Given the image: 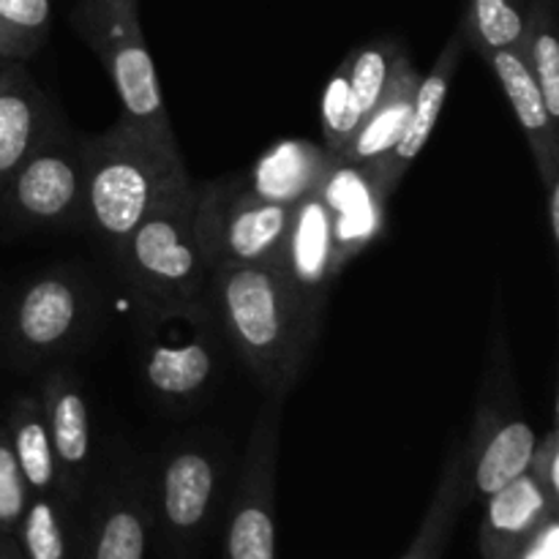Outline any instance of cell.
<instances>
[{
    "label": "cell",
    "mask_w": 559,
    "mask_h": 559,
    "mask_svg": "<svg viewBox=\"0 0 559 559\" xmlns=\"http://www.w3.org/2000/svg\"><path fill=\"white\" fill-rule=\"evenodd\" d=\"M207 304L224 342L265 396H287L314 349L322 317L300 304L273 265L218 267L207 282Z\"/></svg>",
    "instance_id": "1"
},
{
    "label": "cell",
    "mask_w": 559,
    "mask_h": 559,
    "mask_svg": "<svg viewBox=\"0 0 559 559\" xmlns=\"http://www.w3.org/2000/svg\"><path fill=\"white\" fill-rule=\"evenodd\" d=\"M85 156V222L109 246L126 235L169 197L194 186L175 140H156L126 120L107 131L82 136Z\"/></svg>",
    "instance_id": "2"
},
{
    "label": "cell",
    "mask_w": 559,
    "mask_h": 559,
    "mask_svg": "<svg viewBox=\"0 0 559 559\" xmlns=\"http://www.w3.org/2000/svg\"><path fill=\"white\" fill-rule=\"evenodd\" d=\"M197 183L153 207L112 251L120 282L145 309L207 298L211 271L194 233Z\"/></svg>",
    "instance_id": "3"
},
{
    "label": "cell",
    "mask_w": 559,
    "mask_h": 559,
    "mask_svg": "<svg viewBox=\"0 0 559 559\" xmlns=\"http://www.w3.org/2000/svg\"><path fill=\"white\" fill-rule=\"evenodd\" d=\"M71 22L107 69L118 93L120 120L156 140H175L156 63L142 33L140 3L80 0Z\"/></svg>",
    "instance_id": "4"
},
{
    "label": "cell",
    "mask_w": 559,
    "mask_h": 559,
    "mask_svg": "<svg viewBox=\"0 0 559 559\" xmlns=\"http://www.w3.org/2000/svg\"><path fill=\"white\" fill-rule=\"evenodd\" d=\"M535 445L538 435L522 413L506 336L497 325V342H491L489 347V364L475 404L473 431L467 445L462 448L464 500L469 495L486 500L527 473Z\"/></svg>",
    "instance_id": "5"
},
{
    "label": "cell",
    "mask_w": 559,
    "mask_h": 559,
    "mask_svg": "<svg viewBox=\"0 0 559 559\" xmlns=\"http://www.w3.org/2000/svg\"><path fill=\"white\" fill-rule=\"evenodd\" d=\"M142 320V380L169 407L200 402L222 369V328L211 304L145 309Z\"/></svg>",
    "instance_id": "6"
},
{
    "label": "cell",
    "mask_w": 559,
    "mask_h": 559,
    "mask_svg": "<svg viewBox=\"0 0 559 559\" xmlns=\"http://www.w3.org/2000/svg\"><path fill=\"white\" fill-rule=\"evenodd\" d=\"M293 207L262 202L243 175L197 186L194 233L207 271L233 265H276Z\"/></svg>",
    "instance_id": "7"
},
{
    "label": "cell",
    "mask_w": 559,
    "mask_h": 559,
    "mask_svg": "<svg viewBox=\"0 0 559 559\" xmlns=\"http://www.w3.org/2000/svg\"><path fill=\"white\" fill-rule=\"evenodd\" d=\"M91 293L76 273L47 271L22 284L0 314V344L9 364L31 369L76 347L91 322Z\"/></svg>",
    "instance_id": "8"
},
{
    "label": "cell",
    "mask_w": 559,
    "mask_h": 559,
    "mask_svg": "<svg viewBox=\"0 0 559 559\" xmlns=\"http://www.w3.org/2000/svg\"><path fill=\"white\" fill-rule=\"evenodd\" d=\"M0 213L22 227H71L85 222L82 136L55 126L0 186Z\"/></svg>",
    "instance_id": "9"
},
{
    "label": "cell",
    "mask_w": 559,
    "mask_h": 559,
    "mask_svg": "<svg viewBox=\"0 0 559 559\" xmlns=\"http://www.w3.org/2000/svg\"><path fill=\"white\" fill-rule=\"evenodd\" d=\"M282 399H267L251 429L227 524V559H276V462Z\"/></svg>",
    "instance_id": "10"
},
{
    "label": "cell",
    "mask_w": 559,
    "mask_h": 559,
    "mask_svg": "<svg viewBox=\"0 0 559 559\" xmlns=\"http://www.w3.org/2000/svg\"><path fill=\"white\" fill-rule=\"evenodd\" d=\"M322 207L331 222L333 257L338 273L364 254L388 229V200L374 169L333 156L317 186Z\"/></svg>",
    "instance_id": "11"
},
{
    "label": "cell",
    "mask_w": 559,
    "mask_h": 559,
    "mask_svg": "<svg viewBox=\"0 0 559 559\" xmlns=\"http://www.w3.org/2000/svg\"><path fill=\"white\" fill-rule=\"evenodd\" d=\"M404 52L402 41L391 36L374 38L355 47L338 63L322 91L320 126L322 145L336 156L344 151L360 120L371 112L391 82L396 58Z\"/></svg>",
    "instance_id": "12"
},
{
    "label": "cell",
    "mask_w": 559,
    "mask_h": 559,
    "mask_svg": "<svg viewBox=\"0 0 559 559\" xmlns=\"http://www.w3.org/2000/svg\"><path fill=\"white\" fill-rule=\"evenodd\" d=\"M38 402L58 462V491L69 506H76L93 478V426L85 388L71 371L52 369L44 377Z\"/></svg>",
    "instance_id": "13"
},
{
    "label": "cell",
    "mask_w": 559,
    "mask_h": 559,
    "mask_svg": "<svg viewBox=\"0 0 559 559\" xmlns=\"http://www.w3.org/2000/svg\"><path fill=\"white\" fill-rule=\"evenodd\" d=\"M278 273L311 314L322 317L331 287L342 276L333 257L331 222L320 197L309 194L289 211L287 235L276 260Z\"/></svg>",
    "instance_id": "14"
},
{
    "label": "cell",
    "mask_w": 559,
    "mask_h": 559,
    "mask_svg": "<svg viewBox=\"0 0 559 559\" xmlns=\"http://www.w3.org/2000/svg\"><path fill=\"white\" fill-rule=\"evenodd\" d=\"M222 467L211 451L183 445L158 467L156 500L164 527L178 544H191L205 530L218 500Z\"/></svg>",
    "instance_id": "15"
},
{
    "label": "cell",
    "mask_w": 559,
    "mask_h": 559,
    "mask_svg": "<svg viewBox=\"0 0 559 559\" xmlns=\"http://www.w3.org/2000/svg\"><path fill=\"white\" fill-rule=\"evenodd\" d=\"M464 49H467V41H464V33L456 27V31L451 33V38L445 41V47H442V52L437 55L429 74L418 80L413 109H409V120L407 126H404L402 140L396 142V147H393L388 156L369 164L388 197H393V191L399 189V183L404 180L407 169L413 167V162L420 156L426 142L435 134V126L448 102L453 76H456L459 63H462L464 58Z\"/></svg>",
    "instance_id": "16"
},
{
    "label": "cell",
    "mask_w": 559,
    "mask_h": 559,
    "mask_svg": "<svg viewBox=\"0 0 559 559\" xmlns=\"http://www.w3.org/2000/svg\"><path fill=\"white\" fill-rule=\"evenodd\" d=\"M557 497H551L533 475H519L516 480L486 497L480 555L484 559H519L535 533L557 516Z\"/></svg>",
    "instance_id": "17"
},
{
    "label": "cell",
    "mask_w": 559,
    "mask_h": 559,
    "mask_svg": "<svg viewBox=\"0 0 559 559\" xmlns=\"http://www.w3.org/2000/svg\"><path fill=\"white\" fill-rule=\"evenodd\" d=\"M58 126V115L22 63L0 60V186Z\"/></svg>",
    "instance_id": "18"
},
{
    "label": "cell",
    "mask_w": 559,
    "mask_h": 559,
    "mask_svg": "<svg viewBox=\"0 0 559 559\" xmlns=\"http://www.w3.org/2000/svg\"><path fill=\"white\" fill-rule=\"evenodd\" d=\"M486 63L500 80L513 115L527 136L540 186L555 183L559 180V120L546 107L544 93H540L535 76L530 74L522 49H497V52L486 55Z\"/></svg>",
    "instance_id": "19"
},
{
    "label": "cell",
    "mask_w": 559,
    "mask_h": 559,
    "mask_svg": "<svg viewBox=\"0 0 559 559\" xmlns=\"http://www.w3.org/2000/svg\"><path fill=\"white\" fill-rule=\"evenodd\" d=\"M333 153L322 142L289 136L278 140L257 158L243 175L246 189L262 202L295 207L300 200L314 194L331 164Z\"/></svg>",
    "instance_id": "20"
},
{
    "label": "cell",
    "mask_w": 559,
    "mask_h": 559,
    "mask_svg": "<svg viewBox=\"0 0 559 559\" xmlns=\"http://www.w3.org/2000/svg\"><path fill=\"white\" fill-rule=\"evenodd\" d=\"M418 80L420 74L415 71L413 60H409L407 49H404L396 58L391 82H388L382 98L371 107V112L360 120L355 134L349 136L344 151L336 153V156L355 164H371L380 162L382 156H388V153L396 147V142L402 140L404 126H407L409 120V109H413Z\"/></svg>",
    "instance_id": "21"
},
{
    "label": "cell",
    "mask_w": 559,
    "mask_h": 559,
    "mask_svg": "<svg viewBox=\"0 0 559 559\" xmlns=\"http://www.w3.org/2000/svg\"><path fill=\"white\" fill-rule=\"evenodd\" d=\"M3 426L16 464H20L22 478L27 484V491L31 495H60L58 462H55L52 442H49L38 396L25 393V396L16 399L9 407Z\"/></svg>",
    "instance_id": "22"
},
{
    "label": "cell",
    "mask_w": 559,
    "mask_h": 559,
    "mask_svg": "<svg viewBox=\"0 0 559 559\" xmlns=\"http://www.w3.org/2000/svg\"><path fill=\"white\" fill-rule=\"evenodd\" d=\"M147 511L131 491L98 502L87 533L85 559H147Z\"/></svg>",
    "instance_id": "23"
},
{
    "label": "cell",
    "mask_w": 559,
    "mask_h": 559,
    "mask_svg": "<svg viewBox=\"0 0 559 559\" xmlns=\"http://www.w3.org/2000/svg\"><path fill=\"white\" fill-rule=\"evenodd\" d=\"M522 58L538 82L549 112L559 120V33L557 0H530L524 22Z\"/></svg>",
    "instance_id": "24"
},
{
    "label": "cell",
    "mask_w": 559,
    "mask_h": 559,
    "mask_svg": "<svg viewBox=\"0 0 559 559\" xmlns=\"http://www.w3.org/2000/svg\"><path fill=\"white\" fill-rule=\"evenodd\" d=\"M527 5L530 0H464L459 31L464 33L467 47H475L484 58L497 49L519 47Z\"/></svg>",
    "instance_id": "25"
},
{
    "label": "cell",
    "mask_w": 559,
    "mask_h": 559,
    "mask_svg": "<svg viewBox=\"0 0 559 559\" xmlns=\"http://www.w3.org/2000/svg\"><path fill=\"white\" fill-rule=\"evenodd\" d=\"M69 502L60 495H31L16 535L25 559H71Z\"/></svg>",
    "instance_id": "26"
},
{
    "label": "cell",
    "mask_w": 559,
    "mask_h": 559,
    "mask_svg": "<svg viewBox=\"0 0 559 559\" xmlns=\"http://www.w3.org/2000/svg\"><path fill=\"white\" fill-rule=\"evenodd\" d=\"M464 502V473H462V445L453 448L448 456L445 469L437 484L435 500H431L429 513H426L424 524H420L418 538L409 546V555L404 559H440L445 540L451 535L453 519H456L459 508Z\"/></svg>",
    "instance_id": "27"
},
{
    "label": "cell",
    "mask_w": 559,
    "mask_h": 559,
    "mask_svg": "<svg viewBox=\"0 0 559 559\" xmlns=\"http://www.w3.org/2000/svg\"><path fill=\"white\" fill-rule=\"evenodd\" d=\"M52 0H0V60L25 63L47 44Z\"/></svg>",
    "instance_id": "28"
},
{
    "label": "cell",
    "mask_w": 559,
    "mask_h": 559,
    "mask_svg": "<svg viewBox=\"0 0 559 559\" xmlns=\"http://www.w3.org/2000/svg\"><path fill=\"white\" fill-rule=\"evenodd\" d=\"M27 500H31V491H27L20 464L11 451L5 426L0 424V535L16 533L22 516H25Z\"/></svg>",
    "instance_id": "29"
},
{
    "label": "cell",
    "mask_w": 559,
    "mask_h": 559,
    "mask_svg": "<svg viewBox=\"0 0 559 559\" xmlns=\"http://www.w3.org/2000/svg\"><path fill=\"white\" fill-rule=\"evenodd\" d=\"M530 475L549 491L551 497L559 500V437H557V426H551L546 431L544 440H538L535 445L533 459H530Z\"/></svg>",
    "instance_id": "30"
},
{
    "label": "cell",
    "mask_w": 559,
    "mask_h": 559,
    "mask_svg": "<svg viewBox=\"0 0 559 559\" xmlns=\"http://www.w3.org/2000/svg\"><path fill=\"white\" fill-rule=\"evenodd\" d=\"M559 555V527L557 516L549 519L544 527L535 533V538L524 546V551L519 559H557Z\"/></svg>",
    "instance_id": "31"
},
{
    "label": "cell",
    "mask_w": 559,
    "mask_h": 559,
    "mask_svg": "<svg viewBox=\"0 0 559 559\" xmlns=\"http://www.w3.org/2000/svg\"><path fill=\"white\" fill-rule=\"evenodd\" d=\"M544 194H546V218H549L551 243H555L557 249L559 246V180L544 186Z\"/></svg>",
    "instance_id": "32"
},
{
    "label": "cell",
    "mask_w": 559,
    "mask_h": 559,
    "mask_svg": "<svg viewBox=\"0 0 559 559\" xmlns=\"http://www.w3.org/2000/svg\"><path fill=\"white\" fill-rule=\"evenodd\" d=\"M0 559H25L20 551V544L11 535H0Z\"/></svg>",
    "instance_id": "33"
},
{
    "label": "cell",
    "mask_w": 559,
    "mask_h": 559,
    "mask_svg": "<svg viewBox=\"0 0 559 559\" xmlns=\"http://www.w3.org/2000/svg\"><path fill=\"white\" fill-rule=\"evenodd\" d=\"M126 3H140V0H126Z\"/></svg>",
    "instance_id": "34"
},
{
    "label": "cell",
    "mask_w": 559,
    "mask_h": 559,
    "mask_svg": "<svg viewBox=\"0 0 559 559\" xmlns=\"http://www.w3.org/2000/svg\"><path fill=\"white\" fill-rule=\"evenodd\" d=\"M0 314H3V309H0Z\"/></svg>",
    "instance_id": "35"
}]
</instances>
